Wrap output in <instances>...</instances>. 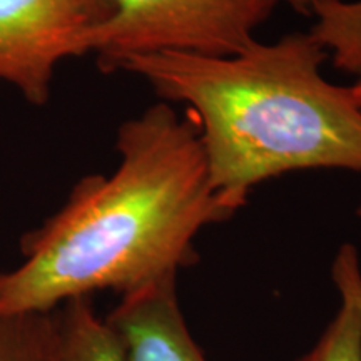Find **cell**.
<instances>
[{"label": "cell", "mask_w": 361, "mask_h": 361, "mask_svg": "<svg viewBox=\"0 0 361 361\" xmlns=\"http://www.w3.org/2000/svg\"><path fill=\"white\" fill-rule=\"evenodd\" d=\"M112 174L80 179L66 204L22 239L0 273V313H45L74 298L139 290L197 261L194 239L238 209L211 184L196 123L168 102L126 121Z\"/></svg>", "instance_id": "obj_1"}, {"label": "cell", "mask_w": 361, "mask_h": 361, "mask_svg": "<svg viewBox=\"0 0 361 361\" xmlns=\"http://www.w3.org/2000/svg\"><path fill=\"white\" fill-rule=\"evenodd\" d=\"M326 49L311 32L255 40L226 57L179 52L124 59L116 71L147 80L196 123L209 179L234 209L251 189L296 171L361 173V106L323 75Z\"/></svg>", "instance_id": "obj_2"}, {"label": "cell", "mask_w": 361, "mask_h": 361, "mask_svg": "<svg viewBox=\"0 0 361 361\" xmlns=\"http://www.w3.org/2000/svg\"><path fill=\"white\" fill-rule=\"evenodd\" d=\"M281 6L311 16L313 0H112L90 27L87 54H97L106 72L142 54L233 56Z\"/></svg>", "instance_id": "obj_3"}, {"label": "cell", "mask_w": 361, "mask_h": 361, "mask_svg": "<svg viewBox=\"0 0 361 361\" xmlns=\"http://www.w3.org/2000/svg\"><path fill=\"white\" fill-rule=\"evenodd\" d=\"M96 22L85 0H0V80L44 106L57 66L87 54Z\"/></svg>", "instance_id": "obj_4"}, {"label": "cell", "mask_w": 361, "mask_h": 361, "mask_svg": "<svg viewBox=\"0 0 361 361\" xmlns=\"http://www.w3.org/2000/svg\"><path fill=\"white\" fill-rule=\"evenodd\" d=\"M104 319L119 336L124 361H207L184 319L176 273L123 295Z\"/></svg>", "instance_id": "obj_5"}, {"label": "cell", "mask_w": 361, "mask_h": 361, "mask_svg": "<svg viewBox=\"0 0 361 361\" xmlns=\"http://www.w3.org/2000/svg\"><path fill=\"white\" fill-rule=\"evenodd\" d=\"M333 281L340 308L313 348L295 361H361V264L353 245L338 251Z\"/></svg>", "instance_id": "obj_6"}, {"label": "cell", "mask_w": 361, "mask_h": 361, "mask_svg": "<svg viewBox=\"0 0 361 361\" xmlns=\"http://www.w3.org/2000/svg\"><path fill=\"white\" fill-rule=\"evenodd\" d=\"M62 361H124L119 336L96 313L90 296L74 298L57 308Z\"/></svg>", "instance_id": "obj_7"}, {"label": "cell", "mask_w": 361, "mask_h": 361, "mask_svg": "<svg viewBox=\"0 0 361 361\" xmlns=\"http://www.w3.org/2000/svg\"><path fill=\"white\" fill-rule=\"evenodd\" d=\"M310 32L326 49L336 69L361 72V0H313Z\"/></svg>", "instance_id": "obj_8"}, {"label": "cell", "mask_w": 361, "mask_h": 361, "mask_svg": "<svg viewBox=\"0 0 361 361\" xmlns=\"http://www.w3.org/2000/svg\"><path fill=\"white\" fill-rule=\"evenodd\" d=\"M0 361H62L57 310L0 313Z\"/></svg>", "instance_id": "obj_9"}, {"label": "cell", "mask_w": 361, "mask_h": 361, "mask_svg": "<svg viewBox=\"0 0 361 361\" xmlns=\"http://www.w3.org/2000/svg\"><path fill=\"white\" fill-rule=\"evenodd\" d=\"M85 2H87V6L92 8L94 12H96L97 20H101L107 13V11H109L112 0H85Z\"/></svg>", "instance_id": "obj_10"}, {"label": "cell", "mask_w": 361, "mask_h": 361, "mask_svg": "<svg viewBox=\"0 0 361 361\" xmlns=\"http://www.w3.org/2000/svg\"><path fill=\"white\" fill-rule=\"evenodd\" d=\"M351 89H353L355 96H356V99H358V104L361 106V72L360 74H356V82L351 85ZM358 214L361 216V204L358 207Z\"/></svg>", "instance_id": "obj_11"}]
</instances>
